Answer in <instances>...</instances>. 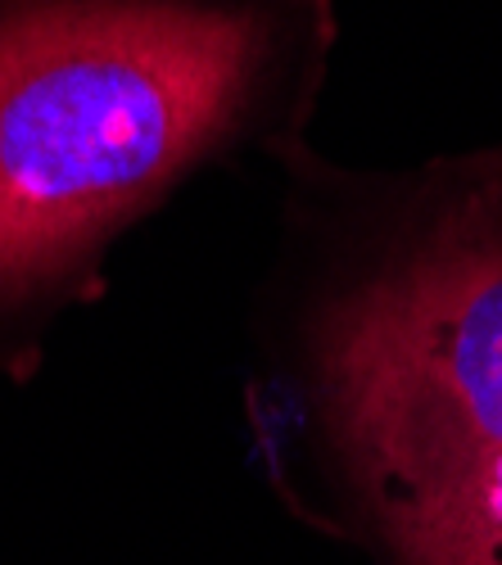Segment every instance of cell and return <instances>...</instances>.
<instances>
[{
    "label": "cell",
    "mask_w": 502,
    "mask_h": 565,
    "mask_svg": "<svg viewBox=\"0 0 502 565\" xmlns=\"http://www.w3.org/2000/svg\"><path fill=\"white\" fill-rule=\"evenodd\" d=\"M258 23L168 0L0 19V299L64 276L241 114Z\"/></svg>",
    "instance_id": "1"
},
{
    "label": "cell",
    "mask_w": 502,
    "mask_h": 565,
    "mask_svg": "<svg viewBox=\"0 0 502 565\" xmlns=\"http://www.w3.org/2000/svg\"><path fill=\"white\" fill-rule=\"evenodd\" d=\"M322 366L403 565H502V191L340 303Z\"/></svg>",
    "instance_id": "2"
}]
</instances>
